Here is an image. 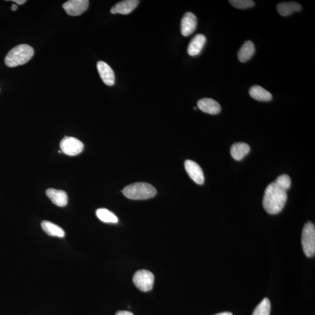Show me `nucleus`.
<instances>
[{"instance_id": "7ed1b4c3", "label": "nucleus", "mask_w": 315, "mask_h": 315, "mask_svg": "<svg viewBox=\"0 0 315 315\" xmlns=\"http://www.w3.org/2000/svg\"><path fill=\"white\" fill-rule=\"evenodd\" d=\"M122 193L131 200H147L156 196L157 190L150 184L137 182L128 185L122 190Z\"/></svg>"}, {"instance_id": "a878e982", "label": "nucleus", "mask_w": 315, "mask_h": 315, "mask_svg": "<svg viewBox=\"0 0 315 315\" xmlns=\"http://www.w3.org/2000/svg\"><path fill=\"white\" fill-rule=\"evenodd\" d=\"M215 315H233L231 312H222V313L218 314Z\"/></svg>"}, {"instance_id": "bb28decb", "label": "nucleus", "mask_w": 315, "mask_h": 315, "mask_svg": "<svg viewBox=\"0 0 315 315\" xmlns=\"http://www.w3.org/2000/svg\"><path fill=\"white\" fill-rule=\"evenodd\" d=\"M18 10V6L16 4H14L11 6V10L16 11Z\"/></svg>"}, {"instance_id": "dca6fc26", "label": "nucleus", "mask_w": 315, "mask_h": 315, "mask_svg": "<svg viewBox=\"0 0 315 315\" xmlns=\"http://www.w3.org/2000/svg\"><path fill=\"white\" fill-rule=\"evenodd\" d=\"M250 150L249 145L245 142H236L230 148V155L236 160H241L249 154Z\"/></svg>"}, {"instance_id": "20e7f679", "label": "nucleus", "mask_w": 315, "mask_h": 315, "mask_svg": "<svg viewBox=\"0 0 315 315\" xmlns=\"http://www.w3.org/2000/svg\"><path fill=\"white\" fill-rule=\"evenodd\" d=\"M302 245L303 252L308 258L314 257L315 254V227L308 222L303 227L302 233Z\"/></svg>"}, {"instance_id": "39448f33", "label": "nucleus", "mask_w": 315, "mask_h": 315, "mask_svg": "<svg viewBox=\"0 0 315 315\" xmlns=\"http://www.w3.org/2000/svg\"><path fill=\"white\" fill-rule=\"evenodd\" d=\"M133 280L136 287L142 292L150 291L153 288L154 276L150 271H137L134 275Z\"/></svg>"}, {"instance_id": "6ab92c4d", "label": "nucleus", "mask_w": 315, "mask_h": 315, "mask_svg": "<svg viewBox=\"0 0 315 315\" xmlns=\"http://www.w3.org/2000/svg\"><path fill=\"white\" fill-rule=\"evenodd\" d=\"M42 229L47 234L52 236H56L58 238H63L65 236V232L59 226L48 221H44L41 224Z\"/></svg>"}, {"instance_id": "9d476101", "label": "nucleus", "mask_w": 315, "mask_h": 315, "mask_svg": "<svg viewBox=\"0 0 315 315\" xmlns=\"http://www.w3.org/2000/svg\"><path fill=\"white\" fill-rule=\"evenodd\" d=\"M98 71L104 83L108 86H112L115 83V73L111 67L104 61L97 63Z\"/></svg>"}, {"instance_id": "f257e3e1", "label": "nucleus", "mask_w": 315, "mask_h": 315, "mask_svg": "<svg viewBox=\"0 0 315 315\" xmlns=\"http://www.w3.org/2000/svg\"><path fill=\"white\" fill-rule=\"evenodd\" d=\"M287 200V191L274 182L265 189L262 205L268 214H277L284 209Z\"/></svg>"}, {"instance_id": "4be33fe9", "label": "nucleus", "mask_w": 315, "mask_h": 315, "mask_svg": "<svg viewBox=\"0 0 315 315\" xmlns=\"http://www.w3.org/2000/svg\"><path fill=\"white\" fill-rule=\"evenodd\" d=\"M229 2L233 7L239 10L252 8L255 5V2L252 0H230Z\"/></svg>"}, {"instance_id": "f3484780", "label": "nucleus", "mask_w": 315, "mask_h": 315, "mask_svg": "<svg viewBox=\"0 0 315 315\" xmlns=\"http://www.w3.org/2000/svg\"><path fill=\"white\" fill-rule=\"evenodd\" d=\"M255 52V48L253 43L249 40L246 41L238 51V59L242 63L246 62L252 57Z\"/></svg>"}, {"instance_id": "a211bd4d", "label": "nucleus", "mask_w": 315, "mask_h": 315, "mask_svg": "<svg viewBox=\"0 0 315 315\" xmlns=\"http://www.w3.org/2000/svg\"><path fill=\"white\" fill-rule=\"evenodd\" d=\"M249 95L251 97L256 101L268 102L272 99V95L268 90L259 86H255L250 88Z\"/></svg>"}, {"instance_id": "ddd939ff", "label": "nucleus", "mask_w": 315, "mask_h": 315, "mask_svg": "<svg viewBox=\"0 0 315 315\" xmlns=\"http://www.w3.org/2000/svg\"><path fill=\"white\" fill-rule=\"evenodd\" d=\"M46 194L52 203L58 207L66 206L68 203V195L66 192L51 188L47 190Z\"/></svg>"}, {"instance_id": "423d86ee", "label": "nucleus", "mask_w": 315, "mask_h": 315, "mask_svg": "<svg viewBox=\"0 0 315 315\" xmlns=\"http://www.w3.org/2000/svg\"><path fill=\"white\" fill-rule=\"evenodd\" d=\"M61 151L69 156H75L82 153L84 144L80 140L72 137H65L60 144Z\"/></svg>"}, {"instance_id": "0eeeda50", "label": "nucleus", "mask_w": 315, "mask_h": 315, "mask_svg": "<svg viewBox=\"0 0 315 315\" xmlns=\"http://www.w3.org/2000/svg\"><path fill=\"white\" fill-rule=\"evenodd\" d=\"M89 6L88 0H70L63 5L66 13L70 16H78L87 10Z\"/></svg>"}, {"instance_id": "aec40b11", "label": "nucleus", "mask_w": 315, "mask_h": 315, "mask_svg": "<svg viewBox=\"0 0 315 315\" xmlns=\"http://www.w3.org/2000/svg\"><path fill=\"white\" fill-rule=\"evenodd\" d=\"M96 214L99 220L104 223L115 224L118 222L117 216L106 209H98L96 210Z\"/></svg>"}, {"instance_id": "4468645a", "label": "nucleus", "mask_w": 315, "mask_h": 315, "mask_svg": "<svg viewBox=\"0 0 315 315\" xmlns=\"http://www.w3.org/2000/svg\"><path fill=\"white\" fill-rule=\"evenodd\" d=\"M206 37L202 34H197L192 38L188 48V52L191 56H195L200 53L205 45Z\"/></svg>"}, {"instance_id": "9b49d317", "label": "nucleus", "mask_w": 315, "mask_h": 315, "mask_svg": "<svg viewBox=\"0 0 315 315\" xmlns=\"http://www.w3.org/2000/svg\"><path fill=\"white\" fill-rule=\"evenodd\" d=\"M197 106L202 112L210 115H217L221 112L220 105L211 98H203L197 102Z\"/></svg>"}, {"instance_id": "f8f14e48", "label": "nucleus", "mask_w": 315, "mask_h": 315, "mask_svg": "<svg viewBox=\"0 0 315 315\" xmlns=\"http://www.w3.org/2000/svg\"><path fill=\"white\" fill-rule=\"evenodd\" d=\"M139 4L137 0H125L117 3L110 10V13L113 14H121L127 15L135 10Z\"/></svg>"}, {"instance_id": "1a4fd4ad", "label": "nucleus", "mask_w": 315, "mask_h": 315, "mask_svg": "<svg viewBox=\"0 0 315 315\" xmlns=\"http://www.w3.org/2000/svg\"><path fill=\"white\" fill-rule=\"evenodd\" d=\"M197 27V18L191 12L184 15L181 21V33L184 36H189L195 31Z\"/></svg>"}, {"instance_id": "6e6552de", "label": "nucleus", "mask_w": 315, "mask_h": 315, "mask_svg": "<svg viewBox=\"0 0 315 315\" xmlns=\"http://www.w3.org/2000/svg\"><path fill=\"white\" fill-rule=\"evenodd\" d=\"M185 166L187 173L191 179L198 185H203L204 182V176L200 166L196 162L191 160H186Z\"/></svg>"}, {"instance_id": "f03ea898", "label": "nucleus", "mask_w": 315, "mask_h": 315, "mask_svg": "<svg viewBox=\"0 0 315 315\" xmlns=\"http://www.w3.org/2000/svg\"><path fill=\"white\" fill-rule=\"evenodd\" d=\"M34 54V50L31 46L22 44L15 47L8 52L5 58V65L15 67L28 63Z\"/></svg>"}, {"instance_id": "393cba45", "label": "nucleus", "mask_w": 315, "mask_h": 315, "mask_svg": "<svg viewBox=\"0 0 315 315\" xmlns=\"http://www.w3.org/2000/svg\"><path fill=\"white\" fill-rule=\"evenodd\" d=\"M12 1L14 2H16L17 5H19L24 4L26 2L25 0H13V1Z\"/></svg>"}, {"instance_id": "412c9836", "label": "nucleus", "mask_w": 315, "mask_h": 315, "mask_svg": "<svg viewBox=\"0 0 315 315\" xmlns=\"http://www.w3.org/2000/svg\"><path fill=\"white\" fill-rule=\"evenodd\" d=\"M271 303L270 300L265 298L259 304L256 306L252 315H270Z\"/></svg>"}, {"instance_id": "cd10ccee", "label": "nucleus", "mask_w": 315, "mask_h": 315, "mask_svg": "<svg viewBox=\"0 0 315 315\" xmlns=\"http://www.w3.org/2000/svg\"><path fill=\"white\" fill-rule=\"evenodd\" d=\"M194 110H196V109H197V107H194Z\"/></svg>"}, {"instance_id": "b1692460", "label": "nucleus", "mask_w": 315, "mask_h": 315, "mask_svg": "<svg viewBox=\"0 0 315 315\" xmlns=\"http://www.w3.org/2000/svg\"><path fill=\"white\" fill-rule=\"evenodd\" d=\"M115 315H134L131 312L125 311H121L117 312Z\"/></svg>"}, {"instance_id": "5701e85b", "label": "nucleus", "mask_w": 315, "mask_h": 315, "mask_svg": "<svg viewBox=\"0 0 315 315\" xmlns=\"http://www.w3.org/2000/svg\"><path fill=\"white\" fill-rule=\"evenodd\" d=\"M275 182L286 191L290 188L291 181L290 176L287 175H282L279 176L277 178Z\"/></svg>"}, {"instance_id": "2eb2a0df", "label": "nucleus", "mask_w": 315, "mask_h": 315, "mask_svg": "<svg viewBox=\"0 0 315 315\" xmlns=\"http://www.w3.org/2000/svg\"><path fill=\"white\" fill-rule=\"evenodd\" d=\"M301 10V5L296 2H281L277 5V12L283 17L290 16Z\"/></svg>"}]
</instances>
